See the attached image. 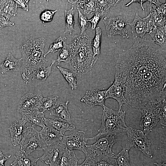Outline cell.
<instances>
[{
    "instance_id": "6da1fadb",
    "label": "cell",
    "mask_w": 166,
    "mask_h": 166,
    "mask_svg": "<svg viewBox=\"0 0 166 166\" xmlns=\"http://www.w3.org/2000/svg\"><path fill=\"white\" fill-rule=\"evenodd\" d=\"M115 72L125 81L126 104L140 109L166 99V50L144 38L119 54Z\"/></svg>"
},
{
    "instance_id": "7a4b0ae2",
    "label": "cell",
    "mask_w": 166,
    "mask_h": 166,
    "mask_svg": "<svg viewBox=\"0 0 166 166\" xmlns=\"http://www.w3.org/2000/svg\"><path fill=\"white\" fill-rule=\"evenodd\" d=\"M91 42L90 38L85 32L74 36L69 44L70 56L68 63L79 76L90 71L98 59L94 56Z\"/></svg>"
},
{
    "instance_id": "3957f363",
    "label": "cell",
    "mask_w": 166,
    "mask_h": 166,
    "mask_svg": "<svg viewBox=\"0 0 166 166\" xmlns=\"http://www.w3.org/2000/svg\"><path fill=\"white\" fill-rule=\"evenodd\" d=\"M45 39L41 37L30 39L21 45L22 75H30L33 71L45 67L48 61L45 56Z\"/></svg>"
},
{
    "instance_id": "277c9868",
    "label": "cell",
    "mask_w": 166,
    "mask_h": 166,
    "mask_svg": "<svg viewBox=\"0 0 166 166\" xmlns=\"http://www.w3.org/2000/svg\"><path fill=\"white\" fill-rule=\"evenodd\" d=\"M166 99L158 102H149L139 110L142 117L140 126L146 134L149 133L160 121L161 125L166 126Z\"/></svg>"
},
{
    "instance_id": "5b68a950",
    "label": "cell",
    "mask_w": 166,
    "mask_h": 166,
    "mask_svg": "<svg viewBox=\"0 0 166 166\" xmlns=\"http://www.w3.org/2000/svg\"><path fill=\"white\" fill-rule=\"evenodd\" d=\"M103 108L101 124L97 135L116 136L118 133L125 132L128 127L125 122L126 112L115 111L105 105Z\"/></svg>"
},
{
    "instance_id": "8992f818",
    "label": "cell",
    "mask_w": 166,
    "mask_h": 166,
    "mask_svg": "<svg viewBox=\"0 0 166 166\" xmlns=\"http://www.w3.org/2000/svg\"><path fill=\"white\" fill-rule=\"evenodd\" d=\"M115 136L108 134L96 135L92 137L88 138V140L96 139V141L93 144H88L85 154L91 155L93 157L115 156V154L112 151V148L116 142Z\"/></svg>"
},
{
    "instance_id": "52a82bcc",
    "label": "cell",
    "mask_w": 166,
    "mask_h": 166,
    "mask_svg": "<svg viewBox=\"0 0 166 166\" xmlns=\"http://www.w3.org/2000/svg\"><path fill=\"white\" fill-rule=\"evenodd\" d=\"M125 132L128 143L130 146L135 147L149 158L153 157L151 148V141L148 139L147 134L140 129L127 127Z\"/></svg>"
},
{
    "instance_id": "ba28073f",
    "label": "cell",
    "mask_w": 166,
    "mask_h": 166,
    "mask_svg": "<svg viewBox=\"0 0 166 166\" xmlns=\"http://www.w3.org/2000/svg\"><path fill=\"white\" fill-rule=\"evenodd\" d=\"M20 144V150L27 154L35 151L43 150L46 147L39 132L33 126L27 127L25 134Z\"/></svg>"
},
{
    "instance_id": "9c48e42d",
    "label": "cell",
    "mask_w": 166,
    "mask_h": 166,
    "mask_svg": "<svg viewBox=\"0 0 166 166\" xmlns=\"http://www.w3.org/2000/svg\"><path fill=\"white\" fill-rule=\"evenodd\" d=\"M108 38L120 35L124 38L129 37L126 26L128 23L122 16L105 17L103 19Z\"/></svg>"
},
{
    "instance_id": "30bf717a",
    "label": "cell",
    "mask_w": 166,
    "mask_h": 166,
    "mask_svg": "<svg viewBox=\"0 0 166 166\" xmlns=\"http://www.w3.org/2000/svg\"><path fill=\"white\" fill-rule=\"evenodd\" d=\"M88 140L85 132L79 131L69 135H63L60 143L69 150H78L85 154L88 145Z\"/></svg>"
},
{
    "instance_id": "8fae6325",
    "label": "cell",
    "mask_w": 166,
    "mask_h": 166,
    "mask_svg": "<svg viewBox=\"0 0 166 166\" xmlns=\"http://www.w3.org/2000/svg\"><path fill=\"white\" fill-rule=\"evenodd\" d=\"M125 90V81L118 73H116L113 84L106 90V99L112 98L116 100L119 105L118 110H121L122 105L126 104L124 94Z\"/></svg>"
},
{
    "instance_id": "7c38bea8",
    "label": "cell",
    "mask_w": 166,
    "mask_h": 166,
    "mask_svg": "<svg viewBox=\"0 0 166 166\" xmlns=\"http://www.w3.org/2000/svg\"><path fill=\"white\" fill-rule=\"evenodd\" d=\"M128 24L131 27L134 40L137 38H143L146 33H149L155 26L148 14L145 17L141 18L136 13L132 22Z\"/></svg>"
},
{
    "instance_id": "4fadbf2b",
    "label": "cell",
    "mask_w": 166,
    "mask_h": 166,
    "mask_svg": "<svg viewBox=\"0 0 166 166\" xmlns=\"http://www.w3.org/2000/svg\"><path fill=\"white\" fill-rule=\"evenodd\" d=\"M147 14H149L155 26L166 25V3H162L158 0H148Z\"/></svg>"
},
{
    "instance_id": "5bb4252c",
    "label": "cell",
    "mask_w": 166,
    "mask_h": 166,
    "mask_svg": "<svg viewBox=\"0 0 166 166\" xmlns=\"http://www.w3.org/2000/svg\"><path fill=\"white\" fill-rule=\"evenodd\" d=\"M43 97L36 92L28 93L21 98L17 108L20 113L36 109H40L41 100Z\"/></svg>"
},
{
    "instance_id": "9a60e30c",
    "label": "cell",
    "mask_w": 166,
    "mask_h": 166,
    "mask_svg": "<svg viewBox=\"0 0 166 166\" xmlns=\"http://www.w3.org/2000/svg\"><path fill=\"white\" fill-rule=\"evenodd\" d=\"M65 147L60 143L47 146L43 149L44 153L39 160L49 165L55 166L64 152Z\"/></svg>"
},
{
    "instance_id": "2e32d148",
    "label": "cell",
    "mask_w": 166,
    "mask_h": 166,
    "mask_svg": "<svg viewBox=\"0 0 166 166\" xmlns=\"http://www.w3.org/2000/svg\"><path fill=\"white\" fill-rule=\"evenodd\" d=\"M106 99V90L93 89L87 90L80 101L90 108L96 105H99L103 108L105 106Z\"/></svg>"
},
{
    "instance_id": "e0dca14e",
    "label": "cell",
    "mask_w": 166,
    "mask_h": 166,
    "mask_svg": "<svg viewBox=\"0 0 166 166\" xmlns=\"http://www.w3.org/2000/svg\"><path fill=\"white\" fill-rule=\"evenodd\" d=\"M26 123L22 118L13 122L8 128L11 135V143L14 146H16L20 144L23 137L26 131Z\"/></svg>"
},
{
    "instance_id": "ac0fdd59",
    "label": "cell",
    "mask_w": 166,
    "mask_h": 166,
    "mask_svg": "<svg viewBox=\"0 0 166 166\" xmlns=\"http://www.w3.org/2000/svg\"><path fill=\"white\" fill-rule=\"evenodd\" d=\"M39 133L46 146L59 143L62 139V136L57 130L46 125L42 127Z\"/></svg>"
},
{
    "instance_id": "d6986e66",
    "label": "cell",
    "mask_w": 166,
    "mask_h": 166,
    "mask_svg": "<svg viewBox=\"0 0 166 166\" xmlns=\"http://www.w3.org/2000/svg\"><path fill=\"white\" fill-rule=\"evenodd\" d=\"M44 121L45 125L55 129L62 136L66 131H72L75 129L72 123L57 117L49 119L45 117Z\"/></svg>"
},
{
    "instance_id": "ffe728a7",
    "label": "cell",
    "mask_w": 166,
    "mask_h": 166,
    "mask_svg": "<svg viewBox=\"0 0 166 166\" xmlns=\"http://www.w3.org/2000/svg\"><path fill=\"white\" fill-rule=\"evenodd\" d=\"M22 118L26 122H29L32 126H38L43 127L45 126L44 119V112L40 111L38 109H36L27 112L20 113Z\"/></svg>"
},
{
    "instance_id": "44dd1931",
    "label": "cell",
    "mask_w": 166,
    "mask_h": 166,
    "mask_svg": "<svg viewBox=\"0 0 166 166\" xmlns=\"http://www.w3.org/2000/svg\"><path fill=\"white\" fill-rule=\"evenodd\" d=\"M21 64V58H15L10 52L6 59L0 64L1 73L3 74L9 71H18L20 70Z\"/></svg>"
},
{
    "instance_id": "7402d4cb",
    "label": "cell",
    "mask_w": 166,
    "mask_h": 166,
    "mask_svg": "<svg viewBox=\"0 0 166 166\" xmlns=\"http://www.w3.org/2000/svg\"><path fill=\"white\" fill-rule=\"evenodd\" d=\"M149 34L155 44L166 50V25L155 26Z\"/></svg>"
},
{
    "instance_id": "603a6c76",
    "label": "cell",
    "mask_w": 166,
    "mask_h": 166,
    "mask_svg": "<svg viewBox=\"0 0 166 166\" xmlns=\"http://www.w3.org/2000/svg\"><path fill=\"white\" fill-rule=\"evenodd\" d=\"M69 103L68 101L65 102L57 101L55 106L50 111V115L61 118L69 123H72L71 115L68 108Z\"/></svg>"
},
{
    "instance_id": "cb8c5ba5",
    "label": "cell",
    "mask_w": 166,
    "mask_h": 166,
    "mask_svg": "<svg viewBox=\"0 0 166 166\" xmlns=\"http://www.w3.org/2000/svg\"><path fill=\"white\" fill-rule=\"evenodd\" d=\"M39 158H36L30 155L26 154L20 150L14 156L11 166H36Z\"/></svg>"
},
{
    "instance_id": "d4e9b609",
    "label": "cell",
    "mask_w": 166,
    "mask_h": 166,
    "mask_svg": "<svg viewBox=\"0 0 166 166\" xmlns=\"http://www.w3.org/2000/svg\"><path fill=\"white\" fill-rule=\"evenodd\" d=\"M77 162L74 151L65 148L55 166H77Z\"/></svg>"
},
{
    "instance_id": "484cf974",
    "label": "cell",
    "mask_w": 166,
    "mask_h": 166,
    "mask_svg": "<svg viewBox=\"0 0 166 166\" xmlns=\"http://www.w3.org/2000/svg\"><path fill=\"white\" fill-rule=\"evenodd\" d=\"M57 67L67 81L72 90L76 89L77 88V84L76 78L77 74L76 72L59 66H57Z\"/></svg>"
},
{
    "instance_id": "4316f807",
    "label": "cell",
    "mask_w": 166,
    "mask_h": 166,
    "mask_svg": "<svg viewBox=\"0 0 166 166\" xmlns=\"http://www.w3.org/2000/svg\"><path fill=\"white\" fill-rule=\"evenodd\" d=\"M55 60H53L51 64L47 67H44L33 71L31 73L32 80L34 81H44L50 75L52 66L55 63Z\"/></svg>"
},
{
    "instance_id": "83f0119b",
    "label": "cell",
    "mask_w": 166,
    "mask_h": 166,
    "mask_svg": "<svg viewBox=\"0 0 166 166\" xmlns=\"http://www.w3.org/2000/svg\"><path fill=\"white\" fill-rule=\"evenodd\" d=\"M17 4L14 0H4L0 14L9 19L17 15Z\"/></svg>"
},
{
    "instance_id": "f1b7e54d",
    "label": "cell",
    "mask_w": 166,
    "mask_h": 166,
    "mask_svg": "<svg viewBox=\"0 0 166 166\" xmlns=\"http://www.w3.org/2000/svg\"><path fill=\"white\" fill-rule=\"evenodd\" d=\"M131 148L128 143L119 153L115 154V158L118 166H131L129 151Z\"/></svg>"
},
{
    "instance_id": "f546056e",
    "label": "cell",
    "mask_w": 166,
    "mask_h": 166,
    "mask_svg": "<svg viewBox=\"0 0 166 166\" xmlns=\"http://www.w3.org/2000/svg\"><path fill=\"white\" fill-rule=\"evenodd\" d=\"M120 1V0H95L96 7V12L103 16L109 12L111 7L115 6Z\"/></svg>"
},
{
    "instance_id": "4dcf8cb0",
    "label": "cell",
    "mask_w": 166,
    "mask_h": 166,
    "mask_svg": "<svg viewBox=\"0 0 166 166\" xmlns=\"http://www.w3.org/2000/svg\"><path fill=\"white\" fill-rule=\"evenodd\" d=\"M74 14L75 9L73 7H72L69 10H65V26L64 33H68L71 34L73 31H75L74 27L75 23L74 18Z\"/></svg>"
},
{
    "instance_id": "1f68e13d",
    "label": "cell",
    "mask_w": 166,
    "mask_h": 166,
    "mask_svg": "<svg viewBox=\"0 0 166 166\" xmlns=\"http://www.w3.org/2000/svg\"><path fill=\"white\" fill-rule=\"evenodd\" d=\"M95 36L91 42V46L94 57L98 59L100 53L102 39V30L101 28L97 27L95 28Z\"/></svg>"
},
{
    "instance_id": "d6a6232c",
    "label": "cell",
    "mask_w": 166,
    "mask_h": 166,
    "mask_svg": "<svg viewBox=\"0 0 166 166\" xmlns=\"http://www.w3.org/2000/svg\"><path fill=\"white\" fill-rule=\"evenodd\" d=\"M76 7L82 9L85 14H91L96 12L95 0H77Z\"/></svg>"
},
{
    "instance_id": "836d02e7",
    "label": "cell",
    "mask_w": 166,
    "mask_h": 166,
    "mask_svg": "<svg viewBox=\"0 0 166 166\" xmlns=\"http://www.w3.org/2000/svg\"><path fill=\"white\" fill-rule=\"evenodd\" d=\"M58 96L54 95L47 97L42 98L41 101L40 109H42V112L51 111L55 106L58 99Z\"/></svg>"
},
{
    "instance_id": "e575fe53",
    "label": "cell",
    "mask_w": 166,
    "mask_h": 166,
    "mask_svg": "<svg viewBox=\"0 0 166 166\" xmlns=\"http://www.w3.org/2000/svg\"><path fill=\"white\" fill-rule=\"evenodd\" d=\"M115 155L104 157H94V166H118Z\"/></svg>"
},
{
    "instance_id": "d590c367",
    "label": "cell",
    "mask_w": 166,
    "mask_h": 166,
    "mask_svg": "<svg viewBox=\"0 0 166 166\" xmlns=\"http://www.w3.org/2000/svg\"><path fill=\"white\" fill-rule=\"evenodd\" d=\"M67 38L64 36H60L51 44L47 52L45 54V56L49 53H53L60 51L64 46V43L66 41Z\"/></svg>"
},
{
    "instance_id": "8d00e7d4",
    "label": "cell",
    "mask_w": 166,
    "mask_h": 166,
    "mask_svg": "<svg viewBox=\"0 0 166 166\" xmlns=\"http://www.w3.org/2000/svg\"><path fill=\"white\" fill-rule=\"evenodd\" d=\"M70 56L69 46V44H67L65 42L64 43L63 47L58 53L57 59L55 61H57L58 64H59L61 62L68 63Z\"/></svg>"
},
{
    "instance_id": "74e56055",
    "label": "cell",
    "mask_w": 166,
    "mask_h": 166,
    "mask_svg": "<svg viewBox=\"0 0 166 166\" xmlns=\"http://www.w3.org/2000/svg\"><path fill=\"white\" fill-rule=\"evenodd\" d=\"M77 9L78 14V25L81 30L80 34H82L85 32V31L88 29L89 22L86 16L81 12L78 8Z\"/></svg>"
},
{
    "instance_id": "f35d334b",
    "label": "cell",
    "mask_w": 166,
    "mask_h": 166,
    "mask_svg": "<svg viewBox=\"0 0 166 166\" xmlns=\"http://www.w3.org/2000/svg\"><path fill=\"white\" fill-rule=\"evenodd\" d=\"M58 11V10H45L42 11L40 15V20L43 23L51 22L55 14Z\"/></svg>"
},
{
    "instance_id": "ab89813d",
    "label": "cell",
    "mask_w": 166,
    "mask_h": 166,
    "mask_svg": "<svg viewBox=\"0 0 166 166\" xmlns=\"http://www.w3.org/2000/svg\"><path fill=\"white\" fill-rule=\"evenodd\" d=\"M103 15L101 14L96 12L93 16L90 19H88V21L90 22L91 24V29L94 30L96 27L99 22Z\"/></svg>"
},
{
    "instance_id": "60d3db41",
    "label": "cell",
    "mask_w": 166,
    "mask_h": 166,
    "mask_svg": "<svg viewBox=\"0 0 166 166\" xmlns=\"http://www.w3.org/2000/svg\"><path fill=\"white\" fill-rule=\"evenodd\" d=\"M15 23L10 21L9 19L0 14V29L8 26H15Z\"/></svg>"
},
{
    "instance_id": "b9f144b4",
    "label": "cell",
    "mask_w": 166,
    "mask_h": 166,
    "mask_svg": "<svg viewBox=\"0 0 166 166\" xmlns=\"http://www.w3.org/2000/svg\"><path fill=\"white\" fill-rule=\"evenodd\" d=\"M17 5L18 8H21L28 12L29 10L28 3L29 0H14Z\"/></svg>"
},
{
    "instance_id": "7bdbcfd3",
    "label": "cell",
    "mask_w": 166,
    "mask_h": 166,
    "mask_svg": "<svg viewBox=\"0 0 166 166\" xmlns=\"http://www.w3.org/2000/svg\"><path fill=\"white\" fill-rule=\"evenodd\" d=\"M86 157L84 161L81 164L77 165V166H94L93 157L88 155H85Z\"/></svg>"
},
{
    "instance_id": "ee69618b",
    "label": "cell",
    "mask_w": 166,
    "mask_h": 166,
    "mask_svg": "<svg viewBox=\"0 0 166 166\" xmlns=\"http://www.w3.org/2000/svg\"><path fill=\"white\" fill-rule=\"evenodd\" d=\"M11 156V155H4L2 152L0 151V166H4L6 161Z\"/></svg>"
},
{
    "instance_id": "f6af8a7d",
    "label": "cell",
    "mask_w": 166,
    "mask_h": 166,
    "mask_svg": "<svg viewBox=\"0 0 166 166\" xmlns=\"http://www.w3.org/2000/svg\"><path fill=\"white\" fill-rule=\"evenodd\" d=\"M148 1L147 0H132L128 3H127L125 5L126 6H129L131 4H132L133 2H137L140 4L141 6L144 11H145V9H144L143 4L144 3L147 1Z\"/></svg>"
},
{
    "instance_id": "bcb514c9",
    "label": "cell",
    "mask_w": 166,
    "mask_h": 166,
    "mask_svg": "<svg viewBox=\"0 0 166 166\" xmlns=\"http://www.w3.org/2000/svg\"><path fill=\"white\" fill-rule=\"evenodd\" d=\"M66 1H67L68 4L72 6V7H74L75 6H76L77 0H67Z\"/></svg>"
},
{
    "instance_id": "7dc6e473",
    "label": "cell",
    "mask_w": 166,
    "mask_h": 166,
    "mask_svg": "<svg viewBox=\"0 0 166 166\" xmlns=\"http://www.w3.org/2000/svg\"><path fill=\"white\" fill-rule=\"evenodd\" d=\"M154 164H155L156 166H166V164L164 163V162L163 163H154Z\"/></svg>"
},
{
    "instance_id": "c3c4849f",
    "label": "cell",
    "mask_w": 166,
    "mask_h": 166,
    "mask_svg": "<svg viewBox=\"0 0 166 166\" xmlns=\"http://www.w3.org/2000/svg\"><path fill=\"white\" fill-rule=\"evenodd\" d=\"M36 166H39L37 164Z\"/></svg>"
}]
</instances>
